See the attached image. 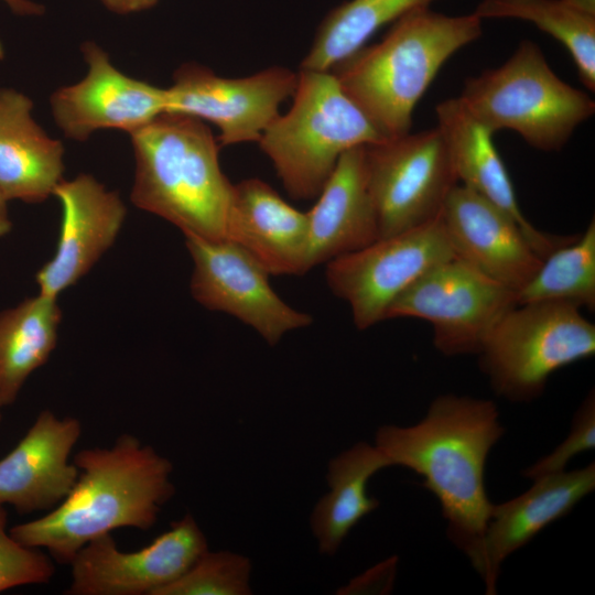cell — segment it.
<instances>
[{
    "label": "cell",
    "instance_id": "8",
    "mask_svg": "<svg viewBox=\"0 0 595 595\" xmlns=\"http://www.w3.org/2000/svg\"><path fill=\"white\" fill-rule=\"evenodd\" d=\"M455 256L440 214L327 262L326 281L349 305L355 326L366 329L387 320L390 305L422 275Z\"/></svg>",
    "mask_w": 595,
    "mask_h": 595
},
{
    "label": "cell",
    "instance_id": "29",
    "mask_svg": "<svg viewBox=\"0 0 595 595\" xmlns=\"http://www.w3.org/2000/svg\"><path fill=\"white\" fill-rule=\"evenodd\" d=\"M7 523L8 512L0 506V593L50 582L55 571L51 556L18 542L7 530Z\"/></svg>",
    "mask_w": 595,
    "mask_h": 595
},
{
    "label": "cell",
    "instance_id": "33",
    "mask_svg": "<svg viewBox=\"0 0 595 595\" xmlns=\"http://www.w3.org/2000/svg\"><path fill=\"white\" fill-rule=\"evenodd\" d=\"M12 223L8 212V201L0 192V238L10 232Z\"/></svg>",
    "mask_w": 595,
    "mask_h": 595
},
{
    "label": "cell",
    "instance_id": "1",
    "mask_svg": "<svg viewBox=\"0 0 595 595\" xmlns=\"http://www.w3.org/2000/svg\"><path fill=\"white\" fill-rule=\"evenodd\" d=\"M491 400L436 397L410 426L382 425L375 445L391 466L409 468L439 500L448 539L462 551L483 533L493 502L485 486L489 452L504 435Z\"/></svg>",
    "mask_w": 595,
    "mask_h": 595
},
{
    "label": "cell",
    "instance_id": "14",
    "mask_svg": "<svg viewBox=\"0 0 595 595\" xmlns=\"http://www.w3.org/2000/svg\"><path fill=\"white\" fill-rule=\"evenodd\" d=\"M82 52L88 68L85 77L58 88L50 99L65 137L84 141L104 129L131 134L165 113V88L126 75L95 42H85Z\"/></svg>",
    "mask_w": 595,
    "mask_h": 595
},
{
    "label": "cell",
    "instance_id": "32",
    "mask_svg": "<svg viewBox=\"0 0 595 595\" xmlns=\"http://www.w3.org/2000/svg\"><path fill=\"white\" fill-rule=\"evenodd\" d=\"M10 11L21 17H36L44 13V6L33 0H1Z\"/></svg>",
    "mask_w": 595,
    "mask_h": 595
},
{
    "label": "cell",
    "instance_id": "5",
    "mask_svg": "<svg viewBox=\"0 0 595 595\" xmlns=\"http://www.w3.org/2000/svg\"><path fill=\"white\" fill-rule=\"evenodd\" d=\"M292 97L258 142L295 199L317 197L344 152L388 139L329 71L300 69Z\"/></svg>",
    "mask_w": 595,
    "mask_h": 595
},
{
    "label": "cell",
    "instance_id": "3",
    "mask_svg": "<svg viewBox=\"0 0 595 595\" xmlns=\"http://www.w3.org/2000/svg\"><path fill=\"white\" fill-rule=\"evenodd\" d=\"M482 21L474 12L452 17L418 8L329 72L386 138H397L410 132L413 110L443 64L482 35Z\"/></svg>",
    "mask_w": 595,
    "mask_h": 595
},
{
    "label": "cell",
    "instance_id": "12",
    "mask_svg": "<svg viewBox=\"0 0 595 595\" xmlns=\"http://www.w3.org/2000/svg\"><path fill=\"white\" fill-rule=\"evenodd\" d=\"M298 74L273 66L250 76L226 78L195 63L184 64L166 90V111L206 120L220 130L219 145L259 141L293 95Z\"/></svg>",
    "mask_w": 595,
    "mask_h": 595
},
{
    "label": "cell",
    "instance_id": "15",
    "mask_svg": "<svg viewBox=\"0 0 595 595\" xmlns=\"http://www.w3.org/2000/svg\"><path fill=\"white\" fill-rule=\"evenodd\" d=\"M62 207L53 257L36 272L39 293L57 299L76 284L115 244L127 208L116 191L90 174L62 181L54 191Z\"/></svg>",
    "mask_w": 595,
    "mask_h": 595
},
{
    "label": "cell",
    "instance_id": "35",
    "mask_svg": "<svg viewBox=\"0 0 595 595\" xmlns=\"http://www.w3.org/2000/svg\"><path fill=\"white\" fill-rule=\"evenodd\" d=\"M1 420H2V413H1V410H0V422H1Z\"/></svg>",
    "mask_w": 595,
    "mask_h": 595
},
{
    "label": "cell",
    "instance_id": "16",
    "mask_svg": "<svg viewBox=\"0 0 595 595\" xmlns=\"http://www.w3.org/2000/svg\"><path fill=\"white\" fill-rule=\"evenodd\" d=\"M521 495L493 505L483 533L463 552L482 577L487 594H496L506 559L541 530L566 516L595 488V464L532 480Z\"/></svg>",
    "mask_w": 595,
    "mask_h": 595
},
{
    "label": "cell",
    "instance_id": "2",
    "mask_svg": "<svg viewBox=\"0 0 595 595\" xmlns=\"http://www.w3.org/2000/svg\"><path fill=\"white\" fill-rule=\"evenodd\" d=\"M73 463L79 476L66 498L41 518L9 529L21 544L45 548L63 564L116 529L149 530L175 493L171 462L129 434L112 447L78 452Z\"/></svg>",
    "mask_w": 595,
    "mask_h": 595
},
{
    "label": "cell",
    "instance_id": "22",
    "mask_svg": "<svg viewBox=\"0 0 595 595\" xmlns=\"http://www.w3.org/2000/svg\"><path fill=\"white\" fill-rule=\"evenodd\" d=\"M32 111L25 94L0 87V192L8 202H44L63 181V144L46 134Z\"/></svg>",
    "mask_w": 595,
    "mask_h": 595
},
{
    "label": "cell",
    "instance_id": "9",
    "mask_svg": "<svg viewBox=\"0 0 595 595\" xmlns=\"http://www.w3.org/2000/svg\"><path fill=\"white\" fill-rule=\"evenodd\" d=\"M379 238L435 219L458 183L437 127L366 145Z\"/></svg>",
    "mask_w": 595,
    "mask_h": 595
},
{
    "label": "cell",
    "instance_id": "25",
    "mask_svg": "<svg viewBox=\"0 0 595 595\" xmlns=\"http://www.w3.org/2000/svg\"><path fill=\"white\" fill-rule=\"evenodd\" d=\"M435 0H349L322 21L300 69L327 72L365 45L383 25Z\"/></svg>",
    "mask_w": 595,
    "mask_h": 595
},
{
    "label": "cell",
    "instance_id": "4",
    "mask_svg": "<svg viewBox=\"0 0 595 595\" xmlns=\"http://www.w3.org/2000/svg\"><path fill=\"white\" fill-rule=\"evenodd\" d=\"M132 204L184 236L227 239L234 184L219 164V143L204 121L162 113L130 134Z\"/></svg>",
    "mask_w": 595,
    "mask_h": 595
},
{
    "label": "cell",
    "instance_id": "28",
    "mask_svg": "<svg viewBox=\"0 0 595 595\" xmlns=\"http://www.w3.org/2000/svg\"><path fill=\"white\" fill-rule=\"evenodd\" d=\"M251 563L229 551H205L176 581L155 595H248Z\"/></svg>",
    "mask_w": 595,
    "mask_h": 595
},
{
    "label": "cell",
    "instance_id": "10",
    "mask_svg": "<svg viewBox=\"0 0 595 595\" xmlns=\"http://www.w3.org/2000/svg\"><path fill=\"white\" fill-rule=\"evenodd\" d=\"M515 305L516 292L455 256L397 298L387 320H424L433 328V344L440 353L470 355L479 353L494 326Z\"/></svg>",
    "mask_w": 595,
    "mask_h": 595
},
{
    "label": "cell",
    "instance_id": "34",
    "mask_svg": "<svg viewBox=\"0 0 595 595\" xmlns=\"http://www.w3.org/2000/svg\"><path fill=\"white\" fill-rule=\"evenodd\" d=\"M567 4L585 13L595 15V0H563Z\"/></svg>",
    "mask_w": 595,
    "mask_h": 595
},
{
    "label": "cell",
    "instance_id": "13",
    "mask_svg": "<svg viewBox=\"0 0 595 595\" xmlns=\"http://www.w3.org/2000/svg\"><path fill=\"white\" fill-rule=\"evenodd\" d=\"M208 550L194 517L186 513L149 545L123 552L110 533L84 545L69 563L71 595H155L181 577Z\"/></svg>",
    "mask_w": 595,
    "mask_h": 595
},
{
    "label": "cell",
    "instance_id": "6",
    "mask_svg": "<svg viewBox=\"0 0 595 595\" xmlns=\"http://www.w3.org/2000/svg\"><path fill=\"white\" fill-rule=\"evenodd\" d=\"M459 98L493 133L516 131L542 151L561 150L595 112L594 100L563 82L530 40L499 67L468 77Z\"/></svg>",
    "mask_w": 595,
    "mask_h": 595
},
{
    "label": "cell",
    "instance_id": "27",
    "mask_svg": "<svg viewBox=\"0 0 595 595\" xmlns=\"http://www.w3.org/2000/svg\"><path fill=\"white\" fill-rule=\"evenodd\" d=\"M517 304L558 302L595 310V220L572 241L549 253L516 293Z\"/></svg>",
    "mask_w": 595,
    "mask_h": 595
},
{
    "label": "cell",
    "instance_id": "31",
    "mask_svg": "<svg viewBox=\"0 0 595 595\" xmlns=\"http://www.w3.org/2000/svg\"><path fill=\"white\" fill-rule=\"evenodd\" d=\"M159 0H100L111 12L129 14L140 12L154 7Z\"/></svg>",
    "mask_w": 595,
    "mask_h": 595
},
{
    "label": "cell",
    "instance_id": "11",
    "mask_svg": "<svg viewBox=\"0 0 595 595\" xmlns=\"http://www.w3.org/2000/svg\"><path fill=\"white\" fill-rule=\"evenodd\" d=\"M193 261L190 291L212 311L227 313L253 328L270 346L311 325L310 314L285 303L269 283V272L229 239L184 236Z\"/></svg>",
    "mask_w": 595,
    "mask_h": 595
},
{
    "label": "cell",
    "instance_id": "30",
    "mask_svg": "<svg viewBox=\"0 0 595 595\" xmlns=\"http://www.w3.org/2000/svg\"><path fill=\"white\" fill-rule=\"evenodd\" d=\"M595 446V394L592 389L574 413L567 436L551 453L527 467L522 475L531 480L566 469L569 462Z\"/></svg>",
    "mask_w": 595,
    "mask_h": 595
},
{
    "label": "cell",
    "instance_id": "26",
    "mask_svg": "<svg viewBox=\"0 0 595 595\" xmlns=\"http://www.w3.org/2000/svg\"><path fill=\"white\" fill-rule=\"evenodd\" d=\"M474 13L482 20L511 18L532 22L565 46L582 84L595 90V15L563 0H483Z\"/></svg>",
    "mask_w": 595,
    "mask_h": 595
},
{
    "label": "cell",
    "instance_id": "19",
    "mask_svg": "<svg viewBox=\"0 0 595 595\" xmlns=\"http://www.w3.org/2000/svg\"><path fill=\"white\" fill-rule=\"evenodd\" d=\"M437 128L445 141L457 181L475 191L510 216L521 228L536 252L544 259L576 236L541 231L522 214L508 171L485 127L457 98L435 107Z\"/></svg>",
    "mask_w": 595,
    "mask_h": 595
},
{
    "label": "cell",
    "instance_id": "20",
    "mask_svg": "<svg viewBox=\"0 0 595 595\" xmlns=\"http://www.w3.org/2000/svg\"><path fill=\"white\" fill-rule=\"evenodd\" d=\"M307 214V272L379 238L370 197L366 145L344 152Z\"/></svg>",
    "mask_w": 595,
    "mask_h": 595
},
{
    "label": "cell",
    "instance_id": "7",
    "mask_svg": "<svg viewBox=\"0 0 595 595\" xmlns=\"http://www.w3.org/2000/svg\"><path fill=\"white\" fill-rule=\"evenodd\" d=\"M595 354V326L581 309L558 302L517 304L494 326L479 353L491 389L512 402L539 398L556 370Z\"/></svg>",
    "mask_w": 595,
    "mask_h": 595
},
{
    "label": "cell",
    "instance_id": "23",
    "mask_svg": "<svg viewBox=\"0 0 595 595\" xmlns=\"http://www.w3.org/2000/svg\"><path fill=\"white\" fill-rule=\"evenodd\" d=\"M390 466L381 451L366 442L331 459L326 475L329 491L311 515L321 553L334 555L356 523L379 507V500L368 495L367 484L377 472Z\"/></svg>",
    "mask_w": 595,
    "mask_h": 595
},
{
    "label": "cell",
    "instance_id": "18",
    "mask_svg": "<svg viewBox=\"0 0 595 595\" xmlns=\"http://www.w3.org/2000/svg\"><path fill=\"white\" fill-rule=\"evenodd\" d=\"M80 433L77 419L40 412L17 446L0 459V506L10 505L24 515L60 505L79 476L68 459Z\"/></svg>",
    "mask_w": 595,
    "mask_h": 595
},
{
    "label": "cell",
    "instance_id": "21",
    "mask_svg": "<svg viewBox=\"0 0 595 595\" xmlns=\"http://www.w3.org/2000/svg\"><path fill=\"white\" fill-rule=\"evenodd\" d=\"M227 239L248 251L269 274L307 272V214L259 178L234 184Z\"/></svg>",
    "mask_w": 595,
    "mask_h": 595
},
{
    "label": "cell",
    "instance_id": "17",
    "mask_svg": "<svg viewBox=\"0 0 595 595\" xmlns=\"http://www.w3.org/2000/svg\"><path fill=\"white\" fill-rule=\"evenodd\" d=\"M441 219L456 257L516 293L542 262L510 216L463 184L450 192Z\"/></svg>",
    "mask_w": 595,
    "mask_h": 595
},
{
    "label": "cell",
    "instance_id": "24",
    "mask_svg": "<svg viewBox=\"0 0 595 595\" xmlns=\"http://www.w3.org/2000/svg\"><path fill=\"white\" fill-rule=\"evenodd\" d=\"M57 299L37 294L0 312V410L13 404L28 378L58 340Z\"/></svg>",
    "mask_w": 595,
    "mask_h": 595
}]
</instances>
